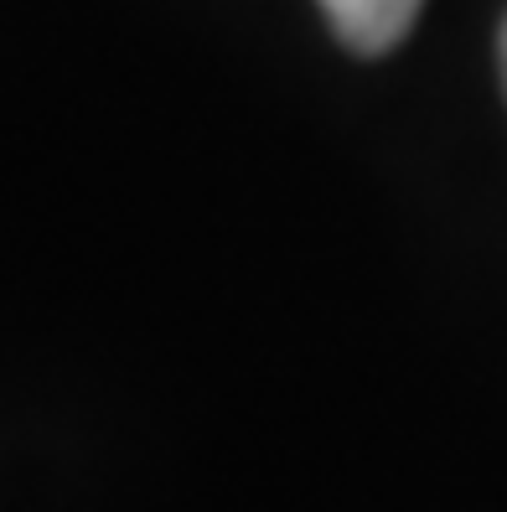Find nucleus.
I'll list each match as a JSON object with an SVG mask.
<instances>
[{
  "label": "nucleus",
  "instance_id": "obj_1",
  "mask_svg": "<svg viewBox=\"0 0 507 512\" xmlns=\"http://www.w3.org/2000/svg\"><path fill=\"white\" fill-rule=\"evenodd\" d=\"M316 6L326 11L342 47L363 52V57H383L409 37L425 0H316Z\"/></svg>",
  "mask_w": 507,
  "mask_h": 512
},
{
  "label": "nucleus",
  "instance_id": "obj_2",
  "mask_svg": "<svg viewBox=\"0 0 507 512\" xmlns=\"http://www.w3.org/2000/svg\"><path fill=\"white\" fill-rule=\"evenodd\" d=\"M497 57H502V88H507V16H502V32H497Z\"/></svg>",
  "mask_w": 507,
  "mask_h": 512
}]
</instances>
